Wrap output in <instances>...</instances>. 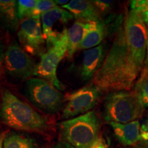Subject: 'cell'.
Instances as JSON below:
<instances>
[{"mask_svg":"<svg viewBox=\"0 0 148 148\" xmlns=\"http://www.w3.org/2000/svg\"><path fill=\"white\" fill-rule=\"evenodd\" d=\"M24 92L35 106L48 113H55L61 108L63 95L58 88L45 79L33 77L27 79Z\"/></svg>","mask_w":148,"mask_h":148,"instance_id":"cell-5","label":"cell"},{"mask_svg":"<svg viewBox=\"0 0 148 148\" xmlns=\"http://www.w3.org/2000/svg\"><path fill=\"white\" fill-rule=\"evenodd\" d=\"M93 4L97 8L99 13H104L108 12L114 5V1H101V0H97V1H92Z\"/></svg>","mask_w":148,"mask_h":148,"instance_id":"cell-22","label":"cell"},{"mask_svg":"<svg viewBox=\"0 0 148 148\" xmlns=\"http://www.w3.org/2000/svg\"><path fill=\"white\" fill-rule=\"evenodd\" d=\"M108 22L102 19L89 22L87 32L79 45L78 49H91L100 45L108 34Z\"/></svg>","mask_w":148,"mask_h":148,"instance_id":"cell-14","label":"cell"},{"mask_svg":"<svg viewBox=\"0 0 148 148\" xmlns=\"http://www.w3.org/2000/svg\"><path fill=\"white\" fill-rule=\"evenodd\" d=\"M131 10L139 12L146 25H148V0H134L130 2Z\"/></svg>","mask_w":148,"mask_h":148,"instance_id":"cell-20","label":"cell"},{"mask_svg":"<svg viewBox=\"0 0 148 148\" xmlns=\"http://www.w3.org/2000/svg\"><path fill=\"white\" fill-rule=\"evenodd\" d=\"M53 148H74L71 145L64 140H59L53 145Z\"/></svg>","mask_w":148,"mask_h":148,"instance_id":"cell-24","label":"cell"},{"mask_svg":"<svg viewBox=\"0 0 148 148\" xmlns=\"http://www.w3.org/2000/svg\"><path fill=\"white\" fill-rule=\"evenodd\" d=\"M61 136L74 148H94L99 143L100 123L94 110L60 122Z\"/></svg>","mask_w":148,"mask_h":148,"instance_id":"cell-3","label":"cell"},{"mask_svg":"<svg viewBox=\"0 0 148 148\" xmlns=\"http://www.w3.org/2000/svg\"><path fill=\"white\" fill-rule=\"evenodd\" d=\"M74 17L62 8H56L40 15L42 30L47 47L53 46L67 32L66 25Z\"/></svg>","mask_w":148,"mask_h":148,"instance_id":"cell-9","label":"cell"},{"mask_svg":"<svg viewBox=\"0 0 148 148\" xmlns=\"http://www.w3.org/2000/svg\"><path fill=\"white\" fill-rule=\"evenodd\" d=\"M68 46L67 32L53 46L42 53L39 63L37 64L34 75L45 79L59 90L64 89V85L57 77V68L60 61L66 54Z\"/></svg>","mask_w":148,"mask_h":148,"instance_id":"cell-6","label":"cell"},{"mask_svg":"<svg viewBox=\"0 0 148 148\" xmlns=\"http://www.w3.org/2000/svg\"><path fill=\"white\" fill-rule=\"evenodd\" d=\"M131 148H148L147 145H138V146H134V147H131Z\"/></svg>","mask_w":148,"mask_h":148,"instance_id":"cell-30","label":"cell"},{"mask_svg":"<svg viewBox=\"0 0 148 148\" xmlns=\"http://www.w3.org/2000/svg\"><path fill=\"white\" fill-rule=\"evenodd\" d=\"M94 148H106V147H105L101 142H99V143L97 144V145H96Z\"/></svg>","mask_w":148,"mask_h":148,"instance_id":"cell-29","label":"cell"},{"mask_svg":"<svg viewBox=\"0 0 148 148\" xmlns=\"http://www.w3.org/2000/svg\"><path fill=\"white\" fill-rule=\"evenodd\" d=\"M69 1H60V0H56V1H55V3H56L57 5H61L62 6V5L66 4V3H69Z\"/></svg>","mask_w":148,"mask_h":148,"instance_id":"cell-28","label":"cell"},{"mask_svg":"<svg viewBox=\"0 0 148 148\" xmlns=\"http://www.w3.org/2000/svg\"><path fill=\"white\" fill-rule=\"evenodd\" d=\"M134 92L144 108H148V74L141 73L134 86Z\"/></svg>","mask_w":148,"mask_h":148,"instance_id":"cell-18","label":"cell"},{"mask_svg":"<svg viewBox=\"0 0 148 148\" xmlns=\"http://www.w3.org/2000/svg\"><path fill=\"white\" fill-rule=\"evenodd\" d=\"M55 1L51 0H38L32 16H40L48 11L58 8Z\"/></svg>","mask_w":148,"mask_h":148,"instance_id":"cell-21","label":"cell"},{"mask_svg":"<svg viewBox=\"0 0 148 148\" xmlns=\"http://www.w3.org/2000/svg\"><path fill=\"white\" fill-rule=\"evenodd\" d=\"M88 25L89 22L77 21L67 29L68 46L66 57L69 60L72 59L74 53L78 50L79 45L87 32Z\"/></svg>","mask_w":148,"mask_h":148,"instance_id":"cell-15","label":"cell"},{"mask_svg":"<svg viewBox=\"0 0 148 148\" xmlns=\"http://www.w3.org/2000/svg\"><path fill=\"white\" fill-rule=\"evenodd\" d=\"M38 0H18L17 1V14L19 20H23L34 13Z\"/></svg>","mask_w":148,"mask_h":148,"instance_id":"cell-19","label":"cell"},{"mask_svg":"<svg viewBox=\"0 0 148 148\" xmlns=\"http://www.w3.org/2000/svg\"><path fill=\"white\" fill-rule=\"evenodd\" d=\"M109 124L113 130L114 136L124 146H134L142 141L140 136V125L138 120L121 124L111 122Z\"/></svg>","mask_w":148,"mask_h":148,"instance_id":"cell-12","label":"cell"},{"mask_svg":"<svg viewBox=\"0 0 148 148\" xmlns=\"http://www.w3.org/2000/svg\"><path fill=\"white\" fill-rule=\"evenodd\" d=\"M3 148H38L34 138L10 132L5 135Z\"/></svg>","mask_w":148,"mask_h":148,"instance_id":"cell-17","label":"cell"},{"mask_svg":"<svg viewBox=\"0 0 148 148\" xmlns=\"http://www.w3.org/2000/svg\"><path fill=\"white\" fill-rule=\"evenodd\" d=\"M3 64L10 77L18 79H29L34 75L37 64L28 53L14 40L5 51Z\"/></svg>","mask_w":148,"mask_h":148,"instance_id":"cell-8","label":"cell"},{"mask_svg":"<svg viewBox=\"0 0 148 148\" xmlns=\"http://www.w3.org/2000/svg\"><path fill=\"white\" fill-rule=\"evenodd\" d=\"M0 119L3 124L18 130L44 133L48 128L43 116L7 89L1 93Z\"/></svg>","mask_w":148,"mask_h":148,"instance_id":"cell-2","label":"cell"},{"mask_svg":"<svg viewBox=\"0 0 148 148\" xmlns=\"http://www.w3.org/2000/svg\"><path fill=\"white\" fill-rule=\"evenodd\" d=\"M144 109L134 90H114L105 98L103 116L108 123L125 124L141 117Z\"/></svg>","mask_w":148,"mask_h":148,"instance_id":"cell-4","label":"cell"},{"mask_svg":"<svg viewBox=\"0 0 148 148\" xmlns=\"http://www.w3.org/2000/svg\"><path fill=\"white\" fill-rule=\"evenodd\" d=\"M142 73H145L148 74V40L147 44V51H146V57L145 60V64H144V68Z\"/></svg>","mask_w":148,"mask_h":148,"instance_id":"cell-26","label":"cell"},{"mask_svg":"<svg viewBox=\"0 0 148 148\" xmlns=\"http://www.w3.org/2000/svg\"><path fill=\"white\" fill-rule=\"evenodd\" d=\"M145 145H147V147H148V143H145Z\"/></svg>","mask_w":148,"mask_h":148,"instance_id":"cell-31","label":"cell"},{"mask_svg":"<svg viewBox=\"0 0 148 148\" xmlns=\"http://www.w3.org/2000/svg\"><path fill=\"white\" fill-rule=\"evenodd\" d=\"M73 14L77 21L84 22L97 21L101 19L100 13L92 1L72 0L66 4L62 5Z\"/></svg>","mask_w":148,"mask_h":148,"instance_id":"cell-13","label":"cell"},{"mask_svg":"<svg viewBox=\"0 0 148 148\" xmlns=\"http://www.w3.org/2000/svg\"><path fill=\"white\" fill-rule=\"evenodd\" d=\"M17 1L0 0V25L15 31L18 25Z\"/></svg>","mask_w":148,"mask_h":148,"instance_id":"cell-16","label":"cell"},{"mask_svg":"<svg viewBox=\"0 0 148 148\" xmlns=\"http://www.w3.org/2000/svg\"><path fill=\"white\" fill-rule=\"evenodd\" d=\"M40 21V16L25 18L21 21L17 33L21 47L27 53L34 56L41 54L45 42Z\"/></svg>","mask_w":148,"mask_h":148,"instance_id":"cell-10","label":"cell"},{"mask_svg":"<svg viewBox=\"0 0 148 148\" xmlns=\"http://www.w3.org/2000/svg\"><path fill=\"white\" fill-rule=\"evenodd\" d=\"M5 132H0V148H3V140L5 137Z\"/></svg>","mask_w":148,"mask_h":148,"instance_id":"cell-27","label":"cell"},{"mask_svg":"<svg viewBox=\"0 0 148 148\" xmlns=\"http://www.w3.org/2000/svg\"><path fill=\"white\" fill-rule=\"evenodd\" d=\"M148 29L139 12L127 10L92 84L102 90H130L143 71Z\"/></svg>","mask_w":148,"mask_h":148,"instance_id":"cell-1","label":"cell"},{"mask_svg":"<svg viewBox=\"0 0 148 148\" xmlns=\"http://www.w3.org/2000/svg\"><path fill=\"white\" fill-rule=\"evenodd\" d=\"M4 46H3L1 43H0V75H1V69H2L3 60H4Z\"/></svg>","mask_w":148,"mask_h":148,"instance_id":"cell-25","label":"cell"},{"mask_svg":"<svg viewBox=\"0 0 148 148\" xmlns=\"http://www.w3.org/2000/svg\"><path fill=\"white\" fill-rule=\"evenodd\" d=\"M106 56V47L103 43L85 51L80 69V76L83 81L86 82L93 78L102 66Z\"/></svg>","mask_w":148,"mask_h":148,"instance_id":"cell-11","label":"cell"},{"mask_svg":"<svg viewBox=\"0 0 148 148\" xmlns=\"http://www.w3.org/2000/svg\"><path fill=\"white\" fill-rule=\"evenodd\" d=\"M140 136L142 142L145 143H148V116L146 121L140 126Z\"/></svg>","mask_w":148,"mask_h":148,"instance_id":"cell-23","label":"cell"},{"mask_svg":"<svg viewBox=\"0 0 148 148\" xmlns=\"http://www.w3.org/2000/svg\"><path fill=\"white\" fill-rule=\"evenodd\" d=\"M101 90L91 83L66 95L64 101H67V103L61 116L62 119H70L89 112L99 101Z\"/></svg>","mask_w":148,"mask_h":148,"instance_id":"cell-7","label":"cell"}]
</instances>
